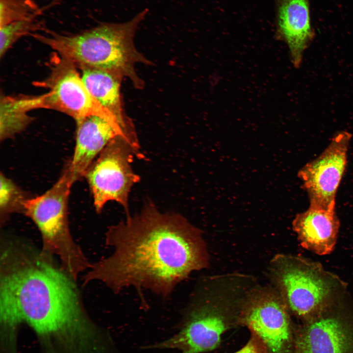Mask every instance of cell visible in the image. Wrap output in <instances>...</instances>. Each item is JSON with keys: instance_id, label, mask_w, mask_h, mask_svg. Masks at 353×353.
<instances>
[{"instance_id": "1", "label": "cell", "mask_w": 353, "mask_h": 353, "mask_svg": "<svg viewBox=\"0 0 353 353\" xmlns=\"http://www.w3.org/2000/svg\"><path fill=\"white\" fill-rule=\"evenodd\" d=\"M54 257L21 239H1L0 350L17 353L26 324L44 353H75L98 326L83 305L75 281Z\"/></svg>"}, {"instance_id": "2", "label": "cell", "mask_w": 353, "mask_h": 353, "mask_svg": "<svg viewBox=\"0 0 353 353\" xmlns=\"http://www.w3.org/2000/svg\"><path fill=\"white\" fill-rule=\"evenodd\" d=\"M105 239L112 252L91 264L85 285L99 281L115 293L132 287L166 298L193 272L209 264L201 230L179 214L160 211L150 202L111 226Z\"/></svg>"}, {"instance_id": "3", "label": "cell", "mask_w": 353, "mask_h": 353, "mask_svg": "<svg viewBox=\"0 0 353 353\" xmlns=\"http://www.w3.org/2000/svg\"><path fill=\"white\" fill-rule=\"evenodd\" d=\"M257 284L255 277L239 272L202 278L191 295L179 332L151 348L177 349L181 353L215 349L223 333L240 325L244 303Z\"/></svg>"}, {"instance_id": "4", "label": "cell", "mask_w": 353, "mask_h": 353, "mask_svg": "<svg viewBox=\"0 0 353 353\" xmlns=\"http://www.w3.org/2000/svg\"><path fill=\"white\" fill-rule=\"evenodd\" d=\"M148 12L146 8L126 22L102 23L74 35L50 31L48 35L37 33L33 37L78 68L85 66L118 72L140 89L144 83L136 74L135 66L137 63L151 65L152 62L137 50L134 37Z\"/></svg>"}, {"instance_id": "5", "label": "cell", "mask_w": 353, "mask_h": 353, "mask_svg": "<svg viewBox=\"0 0 353 353\" xmlns=\"http://www.w3.org/2000/svg\"><path fill=\"white\" fill-rule=\"evenodd\" d=\"M73 183L66 167L50 189L26 201L24 214L32 220L40 231L42 249L58 259L66 272L76 280L91 263L75 241L69 226L68 201Z\"/></svg>"}, {"instance_id": "6", "label": "cell", "mask_w": 353, "mask_h": 353, "mask_svg": "<svg viewBox=\"0 0 353 353\" xmlns=\"http://www.w3.org/2000/svg\"><path fill=\"white\" fill-rule=\"evenodd\" d=\"M304 263L299 257L277 253L270 261L268 276L290 312L307 323L320 317L330 288Z\"/></svg>"}, {"instance_id": "7", "label": "cell", "mask_w": 353, "mask_h": 353, "mask_svg": "<svg viewBox=\"0 0 353 353\" xmlns=\"http://www.w3.org/2000/svg\"><path fill=\"white\" fill-rule=\"evenodd\" d=\"M134 156L142 158L140 151L122 137L110 141L86 170L96 211L101 212L109 201L120 204L128 214V198L133 186L140 181L131 164Z\"/></svg>"}, {"instance_id": "8", "label": "cell", "mask_w": 353, "mask_h": 353, "mask_svg": "<svg viewBox=\"0 0 353 353\" xmlns=\"http://www.w3.org/2000/svg\"><path fill=\"white\" fill-rule=\"evenodd\" d=\"M56 55L51 60L48 77L35 83L36 86L48 90L45 94L35 96L36 109L57 110L73 118L76 123L87 116L97 115L131 131L122 125L92 96L79 75L77 66Z\"/></svg>"}, {"instance_id": "9", "label": "cell", "mask_w": 353, "mask_h": 353, "mask_svg": "<svg viewBox=\"0 0 353 353\" xmlns=\"http://www.w3.org/2000/svg\"><path fill=\"white\" fill-rule=\"evenodd\" d=\"M290 313L271 284L259 283L245 303L240 325L246 326L268 353H292L296 331Z\"/></svg>"}, {"instance_id": "10", "label": "cell", "mask_w": 353, "mask_h": 353, "mask_svg": "<svg viewBox=\"0 0 353 353\" xmlns=\"http://www.w3.org/2000/svg\"><path fill=\"white\" fill-rule=\"evenodd\" d=\"M351 138V134L347 131L337 133L318 157L299 171L298 177L308 194L309 206L335 209L336 195L346 169Z\"/></svg>"}, {"instance_id": "11", "label": "cell", "mask_w": 353, "mask_h": 353, "mask_svg": "<svg viewBox=\"0 0 353 353\" xmlns=\"http://www.w3.org/2000/svg\"><path fill=\"white\" fill-rule=\"evenodd\" d=\"M76 124V145L66 166L74 183L85 173L100 152L113 139L122 137L138 150L140 147L136 132L97 115H91Z\"/></svg>"}, {"instance_id": "12", "label": "cell", "mask_w": 353, "mask_h": 353, "mask_svg": "<svg viewBox=\"0 0 353 353\" xmlns=\"http://www.w3.org/2000/svg\"><path fill=\"white\" fill-rule=\"evenodd\" d=\"M310 5V0H275L276 37L286 44L297 68L315 36Z\"/></svg>"}, {"instance_id": "13", "label": "cell", "mask_w": 353, "mask_h": 353, "mask_svg": "<svg viewBox=\"0 0 353 353\" xmlns=\"http://www.w3.org/2000/svg\"><path fill=\"white\" fill-rule=\"evenodd\" d=\"M292 353H353V328L333 317H319L296 331Z\"/></svg>"}, {"instance_id": "14", "label": "cell", "mask_w": 353, "mask_h": 353, "mask_svg": "<svg viewBox=\"0 0 353 353\" xmlns=\"http://www.w3.org/2000/svg\"><path fill=\"white\" fill-rule=\"evenodd\" d=\"M340 225L335 209L309 206L296 216L292 227L302 247L323 255L333 251Z\"/></svg>"}, {"instance_id": "15", "label": "cell", "mask_w": 353, "mask_h": 353, "mask_svg": "<svg viewBox=\"0 0 353 353\" xmlns=\"http://www.w3.org/2000/svg\"><path fill=\"white\" fill-rule=\"evenodd\" d=\"M82 79L92 96L124 126L135 129L124 112L120 88L124 77L120 73L97 68L81 67Z\"/></svg>"}, {"instance_id": "16", "label": "cell", "mask_w": 353, "mask_h": 353, "mask_svg": "<svg viewBox=\"0 0 353 353\" xmlns=\"http://www.w3.org/2000/svg\"><path fill=\"white\" fill-rule=\"evenodd\" d=\"M25 95H0V140L2 141L19 133L32 122L28 114Z\"/></svg>"}, {"instance_id": "17", "label": "cell", "mask_w": 353, "mask_h": 353, "mask_svg": "<svg viewBox=\"0 0 353 353\" xmlns=\"http://www.w3.org/2000/svg\"><path fill=\"white\" fill-rule=\"evenodd\" d=\"M0 185V220L2 225L11 214H24L25 202L31 197L2 172Z\"/></svg>"}, {"instance_id": "18", "label": "cell", "mask_w": 353, "mask_h": 353, "mask_svg": "<svg viewBox=\"0 0 353 353\" xmlns=\"http://www.w3.org/2000/svg\"><path fill=\"white\" fill-rule=\"evenodd\" d=\"M44 9L34 0H0V27L37 19Z\"/></svg>"}, {"instance_id": "19", "label": "cell", "mask_w": 353, "mask_h": 353, "mask_svg": "<svg viewBox=\"0 0 353 353\" xmlns=\"http://www.w3.org/2000/svg\"><path fill=\"white\" fill-rule=\"evenodd\" d=\"M39 30H46L42 22L37 19L14 22L0 27V56L2 58L21 37Z\"/></svg>"}, {"instance_id": "20", "label": "cell", "mask_w": 353, "mask_h": 353, "mask_svg": "<svg viewBox=\"0 0 353 353\" xmlns=\"http://www.w3.org/2000/svg\"><path fill=\"white\" fill-rule=\"evenodd\" d=\"M234 353H268L261 341L254 335L240 350Z\"/></svg>"}]
</instances>
